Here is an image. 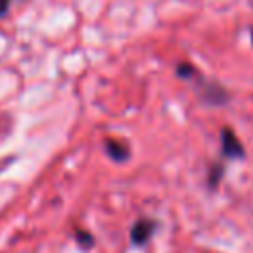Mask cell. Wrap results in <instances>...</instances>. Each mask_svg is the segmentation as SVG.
Here are the masks:
<instances>
[{
	"label": "cell",
	"mask_w": 253,
	"mask_h": 253,
	"mask_svg": "<svg viewBox=\"0 0 253 253\" xmlns=\"http://www.w3.org/2000/svg\"><path fill=\"white\" fill-rule=\"evenodd\" d=\"M221 154H223V158H243L245 156L241 142L237 140L235 132L229 126H225L221 130Z\"/></svg>",
	"instance_id": "obj_1"
},
{
	"label": "cell",
	"mask_w": 253,
	"mask_h": 253,
	"mask_svg": "<svg viewBox=\"0 0 253 253\" xmlns=\"http://www.w3.org/2000/svg\"><path fill=\"white\" fill-rule=\"evenodd\" d=\"M154 221L152 219H138L134 225H132V229H130V239H132V243L134 245H144L148 239H150V235H152V231H154Z\"/></svg>",
	"instance_id": "obj_2"
},
{
	"label": "cell",
	"mask_w": 253,
	"mask_h": 253,
	"mask_svg": "<svg viewBox=\"0 0 253 253\" xmlns=\"http://www.w3.org/2000/svg\"><path fill=\"white\" fill-rule=\"evenodd\" d=\"M105 150H107V154L113 158V160H126L128 158V154H130V150H128V146L123 142V140H115V138H107L105 140Z\"/></svg>",
	"instance_id": "obj_3"
},
{
	"label": "cell",
	"mask_w": 253,
	"mask_h": 253,
	"mask_svg": "<svg viewBox=\"0 0 253 253\" xmlns=\"http://www.w3.org/2000/svg\"><path fill=\"white\" fill-rule=\"evenodd\" d=\"M221 176H223V166L221 164H215V166H211V170H210V188H215L217 186V182L221 180Z\"/></svg>",
	"instance_id": "obj_4"
},
{
	"label": "cell",
	"mask_w": 253,
	"mask_h": 253,
	"mask_svg": "<svg viewBox=\"0 0 253 253\" xmlns=\"http://www.w3.org/2000/svg\"><path fill=\"white\" fill-rule=\"evenodd\" d=\"M75 239H77V243H79L81 247H91V245H93V237H91V233H87L85 229H77V231H75Z\"/></svg>",
	"instance_id": "obj_5"
},
{
	"label": "cell",
	"mask_w": 253,
	"mask_h": 253,
	"mask_svg": "<svg viewBox=\"0 0 253 253\" xmlns=\"http://www.w3.org/2000/svg\"><path fill=\"white\" fill-rule=\"evenodd\" d=\"M196 67H192L190 63H180L178 65V75L182 77V79H192V77H196Z\"/></svg>",
	"instance_id": "obj_6"
},
{
	"label": "cell",
	"mask_w": 253,
	"mask_h": 253,
	"mask_svg": "<svg viewBox=\"0 0 253 253\" xmlns=\"http://www.w3.org/2000/svg\"><path fill=\"white\" fill-rule=\"evenodd\" d=\"M10 4H12V0H0V18H2V16L8 12Z\"/></svg>",
	"instance_id": "obj_7"
},
{
	"label": "cell",
	"mask_w": 253,
	"mask_h": 253,
	"mask_svg": "<svg viewBox=\"0 0 253 253\" xmlns=\"http://www.w3.org/2000/svg\"><path fill=\"white\" fill-rule=\"evenodd\" d=\"M251 42H253V28H251Z\"/></svg>",
	"instance_id": "obj_8"
}]
</instances>
